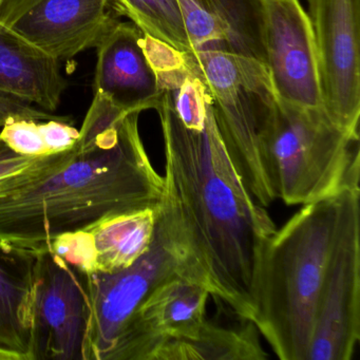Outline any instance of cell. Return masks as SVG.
<instances>
[{
  "label": "cell",
  "instance_id": "obj_12",
  "mask_svg": "<svg viewBox=\"0 0 360 360\" xmlns=\"http://www.w3.org/2000/svg\"><path fill=\"white\" fill-rule=\"evenodd\" d=\"M110 6V0H44L11 28L60 63L100 46L120 22Z\"/></svg>",
  "mask_w": 360,
  "mask_h": 360
},
{
  "label": "cell",
  "instance_id": "obj_11",
  "mask_svg": "<svg viewBox=\"0 0 360 360\" xmlns=\"http://www.w3.org/2000/svg\"><path fill=\"white\" fill-rule=\"evenodd\" d=\"M210 295L174 274L158 284L141 303L105 360H153L166 341L197 330L207 320Z\"/></svg>",
  "mask_w": 360,
  "mask_h": 360
},
{
  "label": "cell",
  "instance_id": "obj_4",
  "mask_svg": "<svg viewBox=\"0 0 360 360\" xmlns=\"http://www.w3.org/2000/svg\"><path fill=\"white\" fill-rule=\"evenodd\" d=\"M263 150L276 199L286 205H307L345 189H360L359 136L341 129L323 109L276 98Z\"/></svg>",
  "mask_w": 360,
  "mask_h": 360
},
{
  "label": "cell",
  "instance_id": "obj_3",
  "mask_svg": "<svg viewBox=\"0 0 360 360\" xmlns=\"http://www.w3.org/2000/svg\"><path fill=\"white\" fill-rule=\"evenodd\" d=\"M339 193L303 205L263 248L252 292V323L279 359L307 360L336 231Z\"/></svg>",
  "mask_w": 360,
  "mask_h": 360
},
{
  "label": "cell",
  "instance_id": "obj_5",
  "mask_svg": "<svg viewBox=\"0 0 360 360\" xmlns=\"http://www.w3.org/2000/svg\"><path fill=\"white\" fill-rule=\"evenodd\" d=\"M207 86L214 117L227 153L254 199L275 202L263 150V134L276 94L264 64L222 49L188 53Z\"/></svg>",
  "mask_w": 360,
  "mask_h": 360
},
{
  "label": "cell",
  "instance_id": "obj_20",
  "mask_svg": "<svg viewBox=\"0 0 360 360\" xmlns=\"http://www.w3.org/2000/svg\"><path fill=\"white\" fill-rule=\"evenodd\" d=\"M0 136L10 148L20 155L30 157L49 155L39 121L11 120L1 128Z\"/></svg>",
  "mask_w": 360,
  "mask_h": 360
},
{
  "label": "cell",
  "instance_id": "obj_21",
  "mask_svg": "<svg viewBox=\"0 0 360 360\" xmlns=\"http://www.w3.org/2000/svg\"><path fill=\"white\" fill-rule=\"evenodd\" d=\"M71 122L60 120L39 122L48 153H63L72 148L79 136V130L71 126Z\"/></svg>",
  "mask_w": 360,
  "mask_h": 360
},
{
  "label": "cell",
  "instance_id": "obj_15",
  "mask_svg": "<svg viewBox=\"0 0 360 360\" xmlns=\"http://www.w3.org/2000/svg\"><path fill=\"white\" fill-rule=\"evenodd\" d=\"M67 86L58 60L0 22V96L34 104L53 113Z\"/></svg>",
  "mask_w": 360,
  "mask_h": 360
},
{
  "label": "cell",
  "instance_id": "obj_16",
  "mask_svg": "<svg viewBox=\"0 0 360 360\" xmlns=\"http://www.w3.org/2000/svg\"><path fill=\"white\" fill-rule=\"evenodd\" d=\"M37 252L0 244V349L33 360V302Z\"/></svg>",
  "mask_w": 360,
  "mask_h": 360
},
{
  "label": "cell",
  "instance_id": "obj_25",
  "mask_svg": "<svg viewBox=\"0 0 360 360\" xmlns=\"http://www.w3.org/2000/svg\"><path fill=\"white\" fill-rule=\"evenodd\" d=\"M0 360H13L10 354L6 353L3 349H0Z\"/></svg>",
  "mask_w": 360,
  "mask_h": 360
},
{
  "label": "cell",
  "instance_id": "obj_8",
  "mask_svg": "<svg viewBox=\"0 0 360 360\" xmlns=\"http://www.w3.org/2000/svg\"><path fill=\"white\" fill-rule=\"evenodd\" d=\"M319 60L323 110L359 136L360 0H307Z\"/></svg>",
  "mask_w": 360,
  "mask_h": 360
},
{
  "label": "cell",
  "instance_id": "obj_22",
  "mask_svg": "<svg viewBox=\"0 0 360 360\" xmlns=\"http://www.w3.org/2000/svg\"><path fill=\"white\" fill-rule=\"evenodd\" d=\"M33 120L45 122L50 120L71 122L69 117H58L47 112L41 108H35L32 105L15 98L0 96V128H3L11 120Z\"/></svg>",
  "mask_w": 360,
  "mask_h": 360
},
{
  "label": "cell",
  "instance_id": "obj_2",
  "mask_svg": "<svg viewBox=\"0 0 360 360\" xmlns=\"http://www.w3.org/2000/svg\"><path fill=\"white\" fill-rule=\"evenodd\" d=\"M140 112L94 96L72 148L0 180V244L39 252L60 236L157 204L163 179L139 129Z\"/></svg>",
  "mask_w": 360,
  "mask_h": 360
},
{
  "label": "cell",
  "instance_id": "obj_1",
  "mask_svg": "<svg viewBox=\"0 0 360 360\" xmlns=\"http://www.w3.org/2000/svg\"><path fill=\"white\" fill-rule=\"evenodd\" d=\"M153 67L165 158L158 233L179 276L252 322L257 269L277 227L233 165L207 86L188 56L172 51Z\"/></svg>",
  "mask_w": 360,
  "mask_h": 360
},
{
  "label": "cell",
  "instance_id": "obj_10",
  "mask_svg": "<svg viewBox=\"0 0 360 360\" xmlns=\"http://www.w3.org/2000/svg\"><path fill=\"white\" fill-rule=\"evenodd\" d=\"M265 67L279 100L323 109L319 60L309 14L299 0H263Z\"/></svg>",
  "mask_w": 360,
  "mask_h": 360
},
{
  "label": "cell",
  "instance_id": "obj_9",
  "mask_svg": "<svg viewBox=\"0 0 360 360\" xmlns=\"http://www.w3.org/2000/svg\"><path fill=\"white\" fill-rule=\"evenodd\" d=\"M174 274L176 261L157 229L148 252L131 266L112 274H86L90 315L85 360H105L149 292Z\"/></svg>",
  "mask_w": 360,
  "mask_h": 360
},
{
  "label": "cell",
  "instance_id": "obj_13",
  "mask_svg": "<svg viewBox=\"0 0 360 360\" xmlns=\"http://www.w3.org/2000/svg\"><path fill=\"white\" fill-rule=\"evenodd\" d=\"M138 27L120 22L96 48L94 96L129 112L155 110L161 96Z\"/></svg>",
  "mask_w": 360,
  "mask_h": 360
},
{
  "label": "cell",
  "instance_id": "obj_6",
  "mask_svg": "<svg viewBox=\"0 0 360 360\" xmlns=\"http://www.w3.org/2000/svg\"><path fill=\"white\" fill-rule=\"evenodd\" d=\"M359 340L360 189H345L307 360H351Z\"/></svg>",
  "mask_w": 360,
  "mask_h": 360
},
{
  "label": "cell",
  "instance_id": "obj_23",
  "mask_svg": "<svg viewBox=\"0 0 360 360\" xmlns=\"http://www.w3.org/2000/svg\"><path fill=\"white\" fill-rule=\"evenodd\" d=\"M41 157L20 155L10 148L0 136V180L22 172L39 162Z\"/></svg>",
  "mask_w": 360,
  "mask_h": 360
},
{
  "label": "cell",
  "instance_id": "obj_19",
  "mask_svg": "<svg viewBox=\"0 0 360 360\" xmlns=\"http://www.w3.org/2000/svg\"><path fill=\"white\" fill-rule=\"evenodd\" d=\"M110 5L143 34L184 53L193 51L178 0H110Z\"/></svg>",
  "mask_w": 360,
  "mask_h": 360
},
{
  "label": "cell",
  "instance_id": "obj_7",
  "mask_svg": "<svg viewBox=\"0 0 360 360\" xmlns=\"http://www.w3.org/2000/svg\"><path fill=\"white\" fill-rule=\"evenodd\" d=\"M89 315L86 273L50 248L37 252L33 360H85Z\"/></svg>",
  "mask_w": 360,
  "mask_h": 360
},
{
  "label": "cell",
  "instance_id": "obj_17",
  "mask_svg": "<svg viewBox=\"0 0 360 360\" xmlns=\"http://www.w3.org/2000/svg\"><path fill=\"white\" fill-rule=\"evenodd\" d=\"M157 220V204H153L109 217L87 229L94 271L112 274L131 266L153 245Z\"/></svg>",
  "mask_w": 360,
  "mask_h": 360
},
{
  "label": "cell",
  "instance_id": "obj_18",
  "mask_svg": "<svg viewBox=\"0 0 360 360\" xmlns=\"http://www.w3.org/2000/svg\"><path fill=\"white\" fill-rule=\"evenodd\" d=\"M250 321L240 326H224L206 320L197 330L166 341L153 360H261L267 354Z\"/></svg>",
  "mask_w": 360,
  "mask_h": 360
},
{
  "label": "cell",
  "instance_id": "obj_14",
  "mask_svg": "<svg viewBox=\"0 0 360 360\" xmlns=\"http://www.w3.org/2000/svg\"><path fill=\"white\" fill-rule=\"evenodd\" d=\"M178 4L191 52L216 48L265 65L263 0H178Z\"/></svg>",
  "mask_w": 360,
  "mask_h": 360
},
{
  "label": "cell",
  "instance_id": "obj_24",
  "mask_svg": "<svg viewBox=\"0 0 360 360\" xmlns=\"http://www.w3.org/2000/svg\"><path fill=\"white\" fill-rule=\"evenodd\" d=\"M44 0H0V22L11 27Z\"/></svg>",
  "mask_w": 360,
  "mask_h": 360
}]
</instances>
